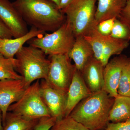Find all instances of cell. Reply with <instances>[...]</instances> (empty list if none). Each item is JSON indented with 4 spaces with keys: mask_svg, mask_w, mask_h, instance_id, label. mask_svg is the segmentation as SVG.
<instances>
[{
    "mask_svg": "<svg viewBox=\"0 0 130 130\" xmlns=\"http://www.w3.org/2000/svg\"><path fill=\"white\" fill-rule=\"evenodd\" d=\"M27 24L46 32H53L66 21V16L50 0H16L12 2Z\"/></svg>",
    "mask_w": 130,
    "mask_h": 130,
    "instance_id": "1",
    "label": "cell"
},
{
    "mask_svg": "<svg viewBox=\"0 0 130 130\" xmlns=\"http://www.w3.org/2000/svg\"><path fill=\"white\" fill-rule=\"evenodd\" d=\"M114 99L103 90L92 93L80 101L69 116L89 130H102L109 122Z\"/></svg>",
    "mask_w": 130,
    "mask_h": 130,
    "instance_id": "2",
    "label": "cell"
},
{
    "mask_svg": "<svg viewBox=\"0 0 130 130\" xmlns=\"http://www.w3.org/2000/svg\"><path fill=\"white\" fill-rule=\"evenodd\" d=\"M46 56L41 50L30 45L23 46L16 54L15 70L26 87L37 80L46 79L50 61Z\"/></svg>",
    "mask_w": 130,
    "mask_h": 130,
    "instance_id": "3",
    "label": "cell"
},
{
    "mask_svg": "<svg viewBox=\"0 0 130 130\" xmlns=\"http://www.w3.org/2000/svg\"><path fill=\"white\" fill-rule=\"evenodd\" d=\"M97 0H73L61 10L75 37L84 36L96 26L95 23Z\"/></svg>",
    "mask_w": 130,
    "mask_h": 130,
    "instance_id": "4",
    "label": "cell"
},
{
    "mask_svg": "<svg viewBox=\"0 0 130 130\" xmlns=\"http://www.w3.org/2000/svg\"><path fill=\"white\" fill-rule=\"evenodd\" d=\"M76 37L72 28L66 22L51 34L35 37L27 42L30 46L41 50L49 56L68 54L75 42Z\"/></svg>",
    "mask_w": 130,
    "mask_h": 130,
    "instance_id": "5",
    "label": "cell"
},
{
    "mask_svg": "<svg viewBox=\"0 0 130 130\" xmlns=\"http://www.w3.org/2000/svg\"><path fill=\"white\" fill-rule=\"evenodd\" d=\"M8 112L30 119L51 117L41 96L40 80L35 81L28 87L19 99L9 107Z\"/></svg>",
    "mask_w": 130,
    "mask_h": 130,
    "instance_id": "6",
    "label": "cell"
},
{
    "mask_svg": "<svg viewBox=\"0 0 130 130\" xmlns=\"http://www.w3.org/2000/svg\"><path fill=\"white\" fill-rule=\"evenodd\" d=\"M50 64L46 79L51 86L67 94L75 67L68 54L50 56Z\"/></svg>",
    "mask_w": 130,
    "mask_h": 130,
    "instance_id": "7",
    "label": "cell"
},
{
    "mask_svg": "<svg viewBox=\"0 0 130 130\" xmlns=\"http://www.w3.org/2000/svg\"><path fill=\"white\" fill-rule=\"evenodd\" d=\"M40 93L51 117L56 120L64 118L67 94L54 88L44 79L40 81Z\"/></svg>",
    "mask_w": 130,
    "mask_h": 130,
    "instance_id": "8",
    "label": "cell"
},
{
    "mask_svg": "<svg viewBox=\"0 0 130 130\" xmlns=\"http://www.w3.org/2000/svg\"><path fill=\"white\" fill-rule=\"evenodd\" d=\"M27 88L22 79L0 80V109L2 112L3 125L9 107L19 99Z\"/></svg>",
    "mask_w": 130,
    "mask_h": 130,
    "instance_id": "9",
    "label": "cell"
},
{
    "mask_svg": "<svg viewBox=\"0 0 130 130\" xmlns=\"http://www.w3.org/2000/svg\"><path fill=\"white\" fill-rule=\"evenodd\" d=\"M128 58L125 55H119L109 61L104 68L103 90L111 97L115 98L118 95L121 72Z\"/></svg>",
    "mask_w": 130,
    "mask_h": 130,
    "instance_id": "10",
    "label": "cell"
},
{
    "mask_svg": "<svg viewBox=\"0 0 130 130\" xmlns=\"http://www.w3.org/2000/svg\"><path fill=\"white\" fill-rule=\"evenodd\" d=\"M0 18L14 38L23 36L29 32L27 24L9 0H0Z\"/></svg>",
    "mask_w": 130,
    "mask_h": 130,
    "instance_id": "11",
    "label": "cell"
},
{
    "mask_svg": "<svg viewBox=\"0 0 130 130\" xmlns=\"http://www.w3.org/2000/svg\"><path fill=\"white\" fill-rule=\"evenodd\" d=\"M104 68L102 63L93 56L80 71L85 84L92 93L103 90Z\"/></svg>",
    "mask_w": 130,
    "mask_h": 130,
    "instance_id": "12",
    "label": "cell"
},
{
    "mask_svg": "<svg viewBox=\"0 0 130 130\" xmlns=\"http://www.w3.org/2000/svg\"><path fill=\"white\" fill-rule=\"evenodd\" d=\"M92 93L85 84L81 72L75 68L72 81L67 92L65 117L69 116L80 101Z\"/></svg>",
    "mask_w": 130,
    "mask_h": 130,
    "instance_id": "13",
    "label": "cell"
},
{
    "mask_svg": "<svg viewBox=\"0 0 130 130\" xmlns=\"http://www.w3.org/2000/svg\"><path fill=\"white\" fill-rule=\"evenodd\" d=\"M45 34L44 31L31 27L27 34L20 37L14 39L0 38V54L5 58L13 59L26 42Z\"/></svg>",
    "mask_w": 130,
    "mask_h": 130,
    "instance_id": "14",
    "label": "cell"
},
{
    "mask_svg": "<svg viewBox=\"0 0 130 130\" xmlns=\"http://www.w3.org/2000/svg\"><path fill=\"white\" fill-rule=\"evenodd\" d=\"M68 55L74 61L75 68L80 72L89 59L94 56L92 48L83 36L76 38Z\"/></svg>",
    "mask_w": 130,
    "mask_h": 130,
    "instance_id": "15",
    "label": "cell"
},
{
    "mask_svg": "<svg viewBox=\"0 0 130 130\" xmlns=\"http://www.w3.org/2000/svg\"><path fill=\"white\" fill-rule=\"evenodd\" d=\"M127 0H97L95 23H99L108 19L118 18L124 7Z\"/></svg>",
    "mask_w": 130,
    "mask_h": 130,
    "instance_id": "16",
    "label": "cell"
},
{
    "mask_svg": "<svg viewBox=\"0 0 130 130\" xmlns=\"http://www.w3.org/2000/svg\"><path fill=\"white\" fill-rule=\"evenodd\" d=\"M130 118V96L119 95L114 101L108 116L111 123L124 122Z\"/></svg>",
    "mask_w": 130,
    "mask_h": 130,
    "instance_id": "17",
    "label": "cell"
},
{
    "mask_svg": "<svg viewBox=\"0 0 130 130\" xmlns=\"http://www.w3.org/2000/svg\"><path fill=\"white\" fill-rule=\"evenodd\" d=\"M39 119H30L8 112L2 130H33Z\"/></svg>",
    "mask_w": 130,
    "mask_h": 130,
    "instance_id": "18",
    "label": "cell"
},
{
    "mask_svg": "<svg viewBox=\"0 0 130 130\" xmlns=\"http://www.w3.org/2000/svg\"><path fill=\"white\" fill-rule=\"evenodd\" d=\"M104 36L103 65L104 67L112 55L120 54L127 48L129 41L116 39L111 36Z\"/></svg>",
    "mask_w": 130,
    "mask_h": 130,
    "instance_id": "19",
    "label": "cell"
},
{
    "mask_svg": "<svg viewBox=\"0 0 130 130\" xmlns=\"http://www.w3.org/2000/svg\"><path fill=\"white\" fill-rule=\"evenodd\" d=\"M84 37L92 48L94 57L103 64L104 36L98 32L96 26Z\"/></svg>",
    "mask_w": 130,
    "mask_h": 130,
    "instance_id": "20",
    "label": "cell"
},
{
    "mask_svg": "<svg viewBox=\"0 0 130 130\" xmlns=\"http://www.w3.org/2000/svg\"><path fill=\"white\" fill-rule=\"evenodd\" d=\"M16 58H5L0 54V80L5 79H22L15 70Z\"/></svg>",
    "mask_w": 130,
    "mask_h": 130,
    "instance_id": "21",
    "label": "cell"
},
{
    "mask_svg": "<svg viewBox=\"0 0 130 130\" xmlns=\"http://www.w3.org/2000/svg\"><path fill=\"white\" fill-rule=\"evenodd\" d=\"M118 91L120 95L130 96V56L122 69Z\"/></svg>",
    "mask_w": 130,
    "mask_h": 130,
    "instance_id": "22",
    "label": "cell"
},
{
    "mask_svg": "<svg viewBox=\"0 0 130 130\" xmlns=\"http://www.w3.org/2000/svg\"><path fill=\"white\" fill-rule=\"evenodd\" d=\"M50 130H89L70 116L56 120Z\"/></svg>",
    "mask_w": 130,
    "mask_h": 130,
    "instance_id": "23",
    "label": "cell"
},
{
    "mask_svg": "<svg viewBox=\"0 0 130 130\" xmlns=\"http://www.w3.org/2000/svg\"><path fill=\"white\" fill-rule=\"evenodd\" d=\"M110 36L116 39L129 41L130 40V29L116 18Z\"/></svg>",
    "mask_w": 130,
    "mask_h": 130,
    "instance_id": "24",
    "label": "cell"
},
{
    "mask_svg": "<svg viewBox=\"0 0 130 130\" xmlns=\"http://www.w3.org/2000/svg\"><path fill=\"white\" fill-rule=\"evenodd\" d=\"M116 18L108 19L99 23L96 26V29L100 34L104 36L111 35Z\"/></svg>",
    "mask_w": 130,
    "mask_h": 130,
    "instance_id": "25",
    "label": "cell"
},
{
    "mask_svg": "<svg viewBox=\"0 0 130 130\" xmlns=\"http://www.w3.org/2000/svg\"><path fill=\"white\" fill-rule=\"evenodd\" d=\"M56 121V119L52 117L41 118L33 130H50Z\"/></svg>",
    "mask_w": 130,
    "mask_h": 130,
    "instance_id": "26",
    "label": "cell"
},
{
    "mask_svg": "<svg viewBox=\"0 0 130 130\" xmlns=\"http://www.w3.org/2000/svg\"><path fill=\"white\" fill-rule=\"evenodd\" d=\"M117 19L130 29V0H127L125 6Z\"/></svg>",
    "mask_w": 130,
    "mask_h": 130,
    "instance_id": "27",
    "label": "cell"
},
{
    "mask_svg": "<svg viewBox=\"0 0 130 130\" xmlns=\"http://www.w3.org/2000/svg\"><path fill=\"white\" fill-rule=\"evenodd\" d=\"M105 130H130V118L124 122L117 123L109 122Z\"/></svg>",
    "mask_w": 130,
    "mask_h": 130,
    "instance_id": "28",
    "label": "cell"
},
{
    "mask_svg": "<svg viewBox=\"0 0 130 130\" xmlns=\"http://www.w3.org/2000/svg\"><path fill=\"white\" fill-rule=\"evenodd\" d=\"M11 32L0 18V38H12Z\"/></svg>",
    "mask_w": 130,
    "mask_h": 130,
    "instance_id": "29",
    "label": "cell"
},
{
    "mask_svg": "<svg viewBox=\"0 0 130 130\" xmlns=\"http://www.w3.org/2000/svg\"><path fill=\"white\" fill-rule=\"evenodd\" d=\"M73 1V0H60L59 9L61 10L64 9L71 3Z\"/></svg>",
    "mask_w": 130,
    "mask_h": 130,
    "instance_id": "30",
    "label": "cell"
},
{
    "mask_svg": "<svg viewBox=\"0 0 130 130\" xmlns=\"http://www.w3.org/2000/svg\"><path fill=\"white\" fill-rule=\"evenodd\" d=\"M3 128V125L2 115L1 110L0 109V130H2Z\"/></svg>",
    "mask_w": 130,
    "mask_h": 130,
    "instance_id": "31",
    "label": "cell"
},
{
    "mask_svg": "<svg viewBox=\"0 0 130 130\" xmlns=\"http://www.w3.org/2000/svg\"><path fill=\"white\" fill-rule=\"evenodd\" d=\"M51 1L54 3L59 8L60 5V0H50Z\"/></svg>",
    "mask_w": 130,
    "mask_h": 130,
    "instance_id": "32",
    "label": "cell"
}]
</instances>
